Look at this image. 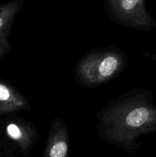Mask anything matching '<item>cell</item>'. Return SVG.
I'll list each match as a JSON object with an SVG mask.
<instances>
[{"mask_svg":"<svg viewBox=\"0 0 156 157\" xmlns=\"http://www.w3.org/2000/svg\"><path fill=\"white\" fill-rule=\"evenodd\" d=\"M99 136L130 148L138 137L156 130V107L142 92H131L110 103L98 114Z\"/></svg>","mask_w":156,"mask_h":157,"instance_id":"cell-1","label":"cell"},{"mask_svg":"<svg viewBox=\"0 0 156 157\" xmlns=\"http://www.w3.org/2000/svg\"><path fill=\"white\" fill-rule=\"evenodd\" d=\"M24 3V0H14L0 4V58L12 48L8 36L15 16L21 12Z\"/></svg>","mask_w":156,"mask_h":157,"instance_id":"cell-4","label":"cell"},{"mask_svg":"<svg viewBox=\"0 0 156 157\" xmlns=\"http://www.w3.org/2000/svg\"><path fill=\"white\" fill-rule=\"evenodd\" d=\"M30 110V104L19 91L10 84L0 81V116Z\"/></svg>","mask_w":156,"mask_h":157,"instance_id":"cell-6","label":"cell"},{"mask_svg":"<svg viewBox=\"0 0 156 157\" xmlns=\"http://www.w3.org/2000/svg\"><path fill=\"white\" fill-rule=\"evenodd\" d=\"M107 14L113 21L139 30H148L156 22L147 12L145 0H103Z\"/></svg>","mask_w":156,"mask_h":157,"instance_id":"cell-3","label":"cell"},{"mask_svg":"<svg viewBox=\"0 0 156 157\" xmlns=\"http://www.w3.org/2000/svg\"><path fill=\"white\" fill-rule=\"evenodd\" d=\"M6 134L24 151H28L38 137L36 129L27 121L12 122L6 128Z\"/></svg>","mask_w":156,"mask_h":157,"instance_id":"cell-7","label":"cell"},{"mask_svg":"<svg viewBox=\"0 0 156 157\" xmlns=\"http://www.w3.org/2000/svg\"><path fill=\"white\" fill-rule=\"evenodd\" d=\"M68 149L67 126L61 119H54L49 130L44 157H67Z\"/></svg>","mask_w":156,"mask_h":157,"instance_id":"cell-5","label":"cell"},{"mask_svg":"<svg viewBox=\"0 0 156 157\" xmlns=\"http://www.w3.org/2000/svg\"><path fill=\"white\" fill-rule=\"evenodd\" d=\"M126 64L124 54L114 48L93 51L76 64V81L87 87H97L111 81L122 72Z\"/></svg>","mask_w":156,"mask_h":157,"instance_id":"cell-2","label":"cell"}]
</instances>
